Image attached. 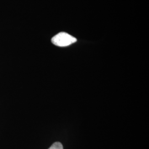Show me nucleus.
Here are the masks:
<instances>
[{
    "label": "nucleus",
    "instance_id": "1",
    "mask_svg": "<svg viewBox=\"0 0 149 149\" xmlns=\"http://www.w3.org/2000/svg\"><path fill=\"white\" fill-rule=\"evenodd\" d=\"M76 42H77V39L75 38L65 32L59 33L52 39V42L53 44L60 47L69 46Z\"/></svg>",
    "mask_w": 149,
    "mask_h": 149
},
{
    "label": "nucleus",
    "instance_id": "2",
    "mask_svg": "<svg viewBox=\"0 0 149 149\" xmlns=\"http://www.w3.org/2000/svg\"><path fill=\"white\" fill-rule=\"evenodd\" d=\"M48 149H63V146L60 142H55Z\"/></svg>",
    "mask_w": 149,
    "mask_h": 149
}]
</instances>
